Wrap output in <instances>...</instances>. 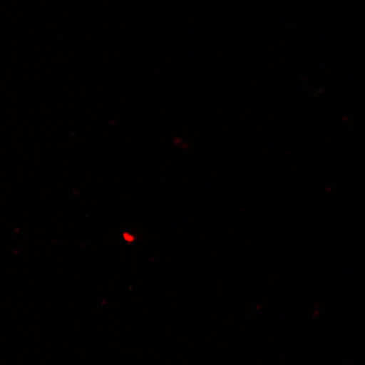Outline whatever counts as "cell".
Returning a JSON list of instances; mask_svg holds the SVG:
<instances>
[{
  "instance_id": "1",
  "label": "cell",
  "mask_w": 365,
  "mask_h": 365,
  "mask_svg": "<svg viewBox=\"0 0 365 365\" xmlns=\"http://www.w3.org/2000/svg\"><path fill=\"white\" fill-rule=\"evenodd\" d=\"M124 238L125 240H127L128 242H132V241H134L135 240V238L133 236L130 235V234H125L124 235Z\"/></svg>"
}]
</instances>
